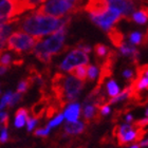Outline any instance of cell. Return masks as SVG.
<instances>
[{
    "label": "cell",
    "instance_id": "19",
    "mask_svg": "<svg viewBox=\"0 0 148 148\" xmlns=\"http://www.w3.org/2000/svg\"><path fill=\"white\" fill-rule=\"evenodd\" d=\"M129 40L131 45H145L146 40H147V34H142L140 32H132L129 35Z\"/></svg>",
    "mask_w": 148,
    "mask_h": 148
},
{
    "label": "cell",
    "instance_id": "8",
    "mask_svg": "<svg viewBox=\"0 0 148 148\" xmlns=\"http://www.w3.org/2000/svg\"><path fill=\"white\" fill-rule=\"evenodd\" d=\"M107 1L111 9L120 12L123 18L131 20V15L136 11L139 0H107Z\"/></svg>",
    "mask_w": 148,
    "mask_h": 148
},
{
    "label": "cell",
    "instance_id": "3",
    "mask_svg": "<svg viewBox=\"0 0 148 148\" xmlns=\"http://www.w3.org/2000/svg\"><path fill=\"white\" fill-rule=\"evenodd\" d=\"M68 27L69 25L62 27L47 39H39L32 50V53H34L35 56L41 62L49 64L52 59V55H55L62 51L65 43Z\"/></svg>",
    "mask_w": 148,
    "mask_h": 148
},
{
    "label": "cell",
    "instance_id": "37",
    "mask_svg": "<svg viewBox=\"0 0 148 148\" xmlns=\"http://www.w3.org/2000/svg\"><path fill=\"white\" fill-rule=\"evenodd\" d=\"M123 75H124V77H125V78H126V79H131V78H132L133 77V72L131 71V70H129V69H128V70H125V71L123 72Z\"/></svg>",
    "mask_w": 148,
    "mask_h": 148
},
{
    "label": "cell",
    "instance_id": "30",
    "mask_svg": "<svg viewBox=\"0 0 148 148\" xmlns=\"http://www.w3.org/2000/svg\"><path fill=\"white\" fill-rule=\"evenodd\" d=\"M21 99V93H14L12 95H11V99H10V102H9V106L10 107H14V106L17 104V103H19V101Z\"/></svg>",
    "mask_w": 148,
    "mask_h": 148
},
{
    "label": "cell",
    "instance_id": "34",
    "mask_svg": "<svg viewBox=\"0 0 148 148\" xmlns=\"http://www.w3.org/2000/svg\"><path fill=\"white\" fill-rule=\"evenodd\" d=\"M8 140H9L8 129H6V127H3L1 129V133H0V143H5Z\"/></svg>",
    "mask_w": 148,
    "mask_h": 148
},
{
    "label": "cell",
    "instance_id": "24",
    "mask_svg": "<svg viewBox=\"0 0 148 148\" xmlns=\"http://www.w3.org/2000/svg\"><path fill=\"white\" fill-rule=\"evenodd\" d=\"M99 76V69L96 66L90 65L88 68H87V77L90 82H93Z\"/></svg>",
    "mask_w": 148,
    "mask_h": 148
},
{
    "label": "cell",
    "instance_id": "2",
    "mask_svg": "<svg viewBox=\"0 0 148 148\" xmlns=\"http://www.w3.org/2000/svg\"><path fill=\"white\" fill-rule=\"evenodd\" d=\"M84 86V80L78 79L73 75L57 73L53 78V91L56 99L59 101L60 107H64L67 103L74 102L79 96Z\"/></svg>",
    "mask_w": 148,
    "mask_h": 148
},
{
    "label": "cell",
    "instance_id": "6",
    "mask_svg": "<svg viewBox=\"0 0 148 148\" xmlns=\"http://www.w3.org/2000/svg\"><path fill=\"white\" fill-rule=\"evenodd\" d=\"M123 18L120 12L116 10L110 9L107 12L103 13L101 15H90V19L92 20L93 23H95L97 27L103 29L104 31H108L116 22H119Z\"/></svg>",
    "mask_w": 148,
    "mask_h": 148
},
{
    "label": "cell",
    "instance_id": "20",
    "mask_svg": "<svg viewBox=\"0 0 148 148\" xmlns=\"http://www.w3.org/2000/svg\"><path fill=\"white\" fill-rule=\"evenodd\" d=\"M130 95H131L130 87H126L123 91H120V93L117 95L111 97V99L109 101V104H115V103H120L122 101H125V99H129Z\"/></svg>",
    "mask_w": 148,
    "mask_h": 148
},
{
    "label": "cell",
    "instance_id": "43",
    "mask_svg": "<svg viewBox=\"0 0 148 148\" xmlns=\"http://www.w3.org/2000/svg\"><path fill=\"white\" fill-rule=\"evenodd\" d=\"M14 1H18V0H14Z\"/></svg>",
    "mask_w": 148,
    "mask_h": 148
},
{
    "label": "cell",
    "instance_id": "40",
    "mask_svg": "<svg viewBox=\"0 0 148 148\" xmlns=\"http://www.w3.org/2000/svg\"><path fill=\"white\" fill-rule=\"evenodd\" d=\"M6 70H8V67H3V66H0V76H1L2 74L5 73Z\"/></svg>",
    "mask_w": 148,
    "mask_h": 148
},
{
    "label": "cell",
    "instance_id": "18",
    "mask_svg": "<svg viewBox=\"0 0 148 148\" xmlns=\"http://www.w3.org/2000/svg\"><path fill=\"white\" fill-rule=\"evenodd\" d=\"M96 107L97 106L94 103L91 102H85L84 103V109H83V114L84 117L86 121H90L91 119L96 115Z\"/></svg>",
    "mask_w": 148,
    "mask_h": 148
},
{
    "label": "cell",
    "instance_id": "32",
    "mask_svg": "<svg viewBox=\"0 0 148 148\" xmlns=\"http://www.w3.org/2000/svg\"><path fill=\"white\" fill-rule=\"evenodd\" d=\"M25 123H27V126H28L29 131H32V130L34 129L37 125V119L36 117H28V120H27Z\"/></svg>",
    "mask_w": 148,
    "mask_h": 148
},
{
    "label": "cell",
    "instance_id": "7",
    "mask_svg": "<svg viewBox=\"0 0 148 148\" xmlns=\"http://www.w3.org/2000/svg\"><path fill=\"white\" fill-rule=\"evenodd\" d=\"M89 62V56L87 53L76 48L69 53L64 62L60 64L59 68L64 72H70L73 68L80 65H87Z\"/></svg>",
    "mask_w": 148,
    "mask_h": 148
},
{
    "label": "cell",
    "instance_id": "12",
    "mask_svg": "<svg viewBox=\"0 0 148 148\" xmlns=\"http://www.w3.org/2000/svg\"><path fill=\"white\" fill-rule=\"evenodd\" d=\"M119 49H120V52L122 55L128 56V57H130L134 62H136L139 60L140 53H139V51L133 47V45L124 41V42L119 47Z\"/></svg>",
    "mask_w": 148,
    "mask_h": 148
},
{
    "label": "cell",
    "instance_id": "9",
    "mask_svg": "<svg viewBox=\"0 0 148 148\" xmlns=\"http://www.w3.org/2000/svg\"><path fill=\"white\" fill-rule=\"evenodd\" d=\"M84 10L89 13V15H101L109 10L107 0H88Z\"/></svg>",
    "mask_w": 148,
    "mask_h": 148
},
{
    "label": "cell",
    "instance_id": "31",
    "mask_svg": "<svg viewBox=\"0 0 148 148\" xmlns=\"http://www.w3.org/2000/svg\"><path fill=\"white\" fill-rule=\"evenodd\" d=\"M0 125L3 127H6L8 128V125H9V115L6 112H3V111H0Z\"/></svg>",
    "mask_w": 148,
    "mask_h": 148
},
{
    "label": "cell",
    "instance_id": "14",
    "mask_svg": "<svg viewBox=\"0 0 148 148\" xmlns=\"http://www.w3.org/2000/svg\"><path fill=\"white\" fill-rule=\"evenodd\" d=\"M64 130L68 134H78L85 130V124L80 121L75 122H67L64 126Z\"/></svg>",
    "mask_w": 148,
    "mask_h": 148
},
{
    "label": "cell",
    "instance_id": "41",
    "mask_svg": "<svg viewBox=\"0 0 148 148\" xmlns=\"http://www.w3.org/2000/svg\"><path fill=\"white\" fill-rule=\"evenodd\" d=\"M126 121L128 122V123H130V122H132V121H133L132 115H131V114H127V115H126Z\"/></svg>",
    "mask_w": 148,
    "mask_h": 148
},
{
    "label": "cell",
    "instance_id": "4",
    "mask_svg": "<svg viewBox=\"0 0 148 148\" xmlns=\"http://www.w3.org/2000/svg\"><path fill=\"white\" fill-rule=\"evenodd\" d=\"M39 39H41V37L32 36L21 31L13 32L6 40V48L10 51L15 52L16 54L32 52L33 48Z\"/></svg>",
    "mask_w": 148,
    "mask_h": 148
},
{
    "label": "cell",
    "instance_id": "17",
    "mask_svg": "<svg viewBox=\"0 0 148 148\" xmlns=\"http://www.w3.org/2000/svg\"><path fill=\"white\" fill-rule=\"evenodd\" d=\"M29 117V112L25 108H20L17 110L15 115V127L16 128H21L25 125V122Z\"/></svg>",
    "mask_w": 148,
    "mask_h": 148
},
{
    "label": "cell",
    "instance_id": "5",
    "mask_svg": "<svg viewBox=\"0 0 148 148\" xmlns=\"http://www.w3.org/2000/svg\"><path fill=\"white\" fill-rule=\"evenodd\" d=\"M35 13L41 14V15H48L52 17H64L67 14H74L73 8L71 4L66 2L65 0H50L47 3L42 4L39 9L36 10Z\"/></svg>",
    "mask_w": 148,
    "mask_h": 148
},
{
    "label": "cell",
    "instance_id": "23",
    "mask_svg": "<svg viewBox=\"0 0 148 148\" xmlns=\"http://www.w3.org/2000/svg\"><path fill=\"white\" fill-rule=\"evenodd\" d=\"M106 88H107V92H108V95L110 97H113L120 93V87L117 86V84L114 80H109Z\"/></svg>",
    "mask_w": 148,
    "mask_h": 148
},
{
    "label": "cell",
    "instance_id": "33",
    "mask_svg": "<svg viewBox=\"0 0 148 148\" xmlns=\"http://www.w3.org/2000/svg\"><path fill=\"white\" fill-rule=\"evenodd\" d=\"M50 129L49 127L47 126V128H41V129H37L35 131V136H47L50 133Z\"/></svg>",
    "mask_w": 148,
    "mask_h": 148
},
{
    "label": "cell",
    "instance_id": "35",
    "mask_svg": "<svg viewBox=\"0 0 148 148\" xmlns=\"http://www.w3.org/2000/svg\"><path fill=\"white\" fill-rule=\"evenodd\" d=\"M110 113V108H109L108 105H101V108H99V114L101 115H107V114Z\"/></svg>",
    "mask_w": 148,
    "mask_h": 148
},
{
    "label": "cell",
    "instance_id": "29",
    "mask_svg": "<svg viewBox=\"0 0 148 148\" xmlns=\"http://www.w3.org/2000/svg\"><path fill=\"white\" fill-rule=\"evenodd\" d=\"M11 95H12V92H11V91H8V92L2 96V99L0 101V111H2L3 108H5L6 105H9Z\"/></svg>",
    "mask_w": 148,
    "mask_h": 148
},
{
    "label": "cell",
    "instance_id": "22",
    "mask_svg": "<svg viewBox=\"0 0 148 148\" xmlns=\"http://www.w3.org/2000/svg\"><path fill=\"white\" fill-rule=\"evenodd\" d=\"M94 51H95V55L97 58H105L109 52V48L103 43H97L94 47Z\"/></svg>",
    "mask_w": 148,
    "mask_h": 148
},
{
    "label": "cell",
    "instance_id": "38",
    "mask_svg": "<svg viewBox=\"0 0 148 148\" xmlns=\"http://www.w3.org/2000/svg\"><path fill=\"white\" fill-rule=\"evenodd\" d=\"M140 147H146V146H147V144H148V142H147V139L146 140H141V141H140Z\"/></svg>",
    "mask_w": 148,
    "mask_h": 148
},
{
    "label": "cell",
    "instance_id": "13",
    "mask_svg": "<svg viewBox=\"0 0 148 148\" xmlns=\"http://www.w3.org/2000/svg\"><path fill=\"white\" fill-rule=\"evenodd\" d=\"M80 114V105L77 103H72L66 108L64 117L67 119L68 122H75L78 120Z\"/></svg>",
    "mask_w": 148,
    "mask_h": 148
},
{
    "label": "cell",
    "instance_id": "36",
    "mask_svg": "<svg viewBox=\"0 0 148 148\" xmlns=\"http://www.w3.org/2000/svg\"><path fill=\"white\" fill-rule=\"evenodd\" d=\"M77 48H78V49H80L82 51H84L85 53H87V54L91 52V47L88 46V45H84V43H80V45H78V46H77Z\"/></svg>",
    "mask_w": 148,
    "mask_h": 148
},
{
    "label": "cell",
    "instance_id": "28",
    "mask_svg": "<svg viewBox=\"0 0 148 148\" xmlns=\"http://www.w3.org/2000/svg\"><path fill=\"white\" fill-rule=\"evenodd\" d=\"M64 114L62 113H59L57 116H55L53 120H51L49 122V124H48V127L49 128H52V127H56V126H58V125H60V124L62 123V121H64Z\"/></svg>",
    "mask_w": 148,
    "mask_h": 148
},
{
    "label": "cell",
    "instance_id": "11",
    "mask_svg": "<svg viewBox=\"0 0 148 148\" xmlns=\"http://www.w3.org/2000/svg\"><path fill=\"white\" fill-rule=\"evenodd\" d=\"M46 0H18L16 1L17 6V15H20L25 11L36 9L37 6L43 3Z\"/></svg>",
    "mask_w": 148,
    "mask_h": 148
},
{
    "label": "cell",
    "instance_id": "27",
    "mask_svg": "<svg viewBox=\"0 0 148 148\" xmlns=\"http://www.w3.org/2000/svg\"><path fill=\"white\" fill-rule=\"evenodd\" d=\"M33 82L32 79H23V80H21L20 83H19V85H18V87H17V92H19V93H23V92H25L27 91V89H28L29 87H30V85H31V83Z\"/></svg>",
    "mask_w": 148,
    "mask_h": 148
},
{
    "label": "cell",
    "instance_id": "42",
    "mask_svg": "<svg viewBox=\"0 0 148 148\" xmlns=\"http://www.w3.org/2000/svg\"><path fill=\"white\" fill-rule=\"evenodd\" d=\"M129 148H140V146L139 145H133V146H131V147H129Z\"/></svg>",
    "mask_w": 148,
    "mask_h": 148
},
{
    "label": "cell",
    "instance_id": "15",
    "mask_svg": "<svg viewBox=\"0 0 148 148\" xmlns=\"http://www.w3.org/2000/svg\"><path fill=\"white\" fill-rule=\"evenodd\" d=\"M107 33H108V36H109V38H110L112 45H113L114 47H116V48H119V47L125 41V40H124V35L122 34V33L119 31V29L115 28V27H112L111 29H109L108 31H107Z\"/></svg>",
    "mask_w": 148,
    "mask_h": 148
},
{
    "label": "cell",
    "instance_id": "1",
    "mask_svg": "<svg viewBox=\"0 0 148 148\" xmlns=\"http://www.w3.org/2000/svg\"><path fill=\"white\" fill-rule=\"evenodd\" d=\"M71 17L67 16L65 18H57L48 15H41L33 12L30 15L25 16L21 20L19 19L18 29L23 33L35 37H42L43 35H49L55 33L65 25H69Z\"/></svg>",
    "mask_w": 148,
    "mask_h": 148
},
{
    "label": "cell",
    "instance_id": "16",
    "mask_svg": "<svg viewBox=\"0 0 148 148\" xmlns=\"http://www.w3.org/2000/svg\"><path fill=\"white\" fill-rule=\"evenodd\" d=\"M147 6L141 4L139 11H136L131 15V20L136 21L139 25H145L147 22Z\"/></svg>",
    "mask_w": 148,
    "mask_h": 148
},
{
    "label": "cell",
    "instance_id": "39",
    "mask_svg": "<svg viewBox=\"0 0 148 148\" xmlns=\"http://www.w3.org/2000/svg\"><path fill=\"white\" fill-rule=\"evenodd\" d=\"M4 47H5V42H3V41L0 40V55L2 54L3 50H4Z\"/></svg>",
    "mask_w": 148,
    "mask_h": 148
},
{
    "label": "cell",
    "instance_id": "25",
    "mask_svg": "<svg viewBox=\"0 0 148 148\" xmlns=\"http://www.w3.org/2000/svg\"><path fill=\"white\" fill-rule=\"evenodd\" d=\"M12 60H13V56L11 54H9V53H4V54L0 55V66L9 67L12 64Z\"/></svg>",
    "mask_w": 148,
    "mask_h": 148
},
{
    "label": "cell",
    "instance_id": "10",
    "mask_svg": "<svg viewBox=\"0 0 148 148\" xmlns=\"http://www.w3.org/2000/svg\"><path fill=\"white\" fill-rule=\"evenodd\" d=\"M17 16V6L14 0H0V19Z\"/></svg>",
    "mask_w": 148,
    "mask_h": 148
},
{
    "label": "cell",
    "instance_id": "21",
    "mask_svg": "<svg viewBox=\"0 0 148 148\" xmlns=\"http://www.w3.org/2000/svg\"><path fill=\"white\" fill-rule=\"evenodd\" d=\"M70 74L80 80H85L87 78V65H80L73 68L70 71Z\"/></svg>",
    "mask_w": 148,
    "mask_h": 148
},
{
    "label": "cell",
    "instance_id": "26",
    "mask_svg": "<svg viewBox=\"0 0 148 148\" xmlns=\"http://www.w3.org/2000/svg\"><path fill=\"white\" fill-rule=\"evenodd\" d=\"M66 2H68L69 4H71V6L73 8V12L74 14L75 13H78L82 11V4H83L84 0H65Z\"/></svg>",
    "mask_w": 148,
    "mask_h": 148
}]
</instances>
